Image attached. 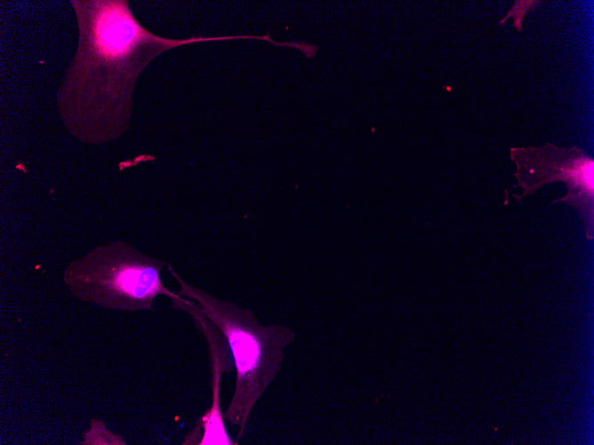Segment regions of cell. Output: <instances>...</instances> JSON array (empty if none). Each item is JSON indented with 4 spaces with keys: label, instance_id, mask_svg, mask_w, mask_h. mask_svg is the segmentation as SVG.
Here are the masks:
<instances>
[{
    "label": "cell",
    "instance_id": "4",
    "mask_svg": "<svg viewBox=\"0 0 594 445\" xmlns=\"http://www.w3.org/2000/svg\"><path fill=\"white\" fill-rule=\"evenodd\" d=\"M511 161L517 171L518 180L514 187L523 188L522 197L534 194L545 184L563 181L567 192L565 196L551 203H566L574 207L584 224L588 240L594 232V160L577 146L558 147L546 143L542 147H517L510 150Z\"/></svg>",
    "mask_w": 594,
    "mask_h": 445
},
{
    "label": "cell",
    "instance_id": "2",
    "mask_svg": "<svg viewBox=\"0 0 594 445\" xmlns=\"http://www.w3.org/2000/svg\"><path fill=\"white\" fill-rule=\"evenodd\" d=\"M167 266L179 282V295L197 302L232 354L236 382L222 416L237 429V441L245 433L253 408L275 373L279 346L286 335L277 327L259 324L250 308H242L189 284L170 264Z\"/></svg>",
    "mask_w": 594,
    "mask_h": 445
},
{
    "label": "cell",
    "instance_id": "5",
    "mask_svg": "<svg viewBox=\"0 0 594 445\" xmlns=\"http://www.w3.org/2000/svg\"><path fill=\"white\" fill-rule=\"evenodd\" d=\"M540 1H516L511 10L507 13L499 24L502 26L510 17L514 19V27L518 32L522 31V20L526 13L538 5Z\"/></svg>",
    "mask_w": 594,
    "mask_h": 445
},
{
    "label": "cell",
    "instance_id": "1",
    "mask_svg": "<svg viewBox=\"0 0 594 445\" xmlns=\"http://www.w3.org/2000/svg\"><path fill=\"white\" fill-rule=\"evenodd\" d=\"M79 27L78 48L58 91L67 130L82 142L100 145L129 126L134 84L158 54L204 42L261 40V36L169 39L152 34L124 0H72Z\"/></svg>",
    "mask_w": 594,
    "mask_h": 445
},
{
    "label": "cell",
    "instance_id": "3",
    "mask_svg": "<svg viewBox=\"0 0 594 445\" xmlns=\"http://www.w3.org/2000/svg\"><path fill=\"white\" fill-rule=\"evenodd\" d=\"M167 265L116 240L72 261L64 270L63 282L77 299L105 309L153 310L157 296L181 298L163 283L161 271Z\"/></svg>",
    "mask_w": 594,
    "mask_h": 445
}]
</instances>
